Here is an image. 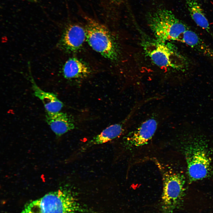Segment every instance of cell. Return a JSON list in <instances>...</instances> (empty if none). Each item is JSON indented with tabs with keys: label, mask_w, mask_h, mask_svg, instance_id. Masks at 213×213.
<instances>
[{
	"label": "cell",
	"mask_w": 213,
	"mask_h": 213,
	"mask_svg": "<svg viewBox=\"0 0 213 213\" xmlns=\"http://www.w3.org/2000/svg\"><path fill=\"white\" fill-rule=\"evenodd\" d=\"M73 192L62 188L26 204L20 213H86Z\"/></svg>",
	"instance_id": "cell-1"
},
{
	"label": "cell",
	"mask_w": 213,
	"mask_h": 213,
	"mask_svg": "<svg viewBox=\"0 0 213 213\" xmlns=\"http://www.w3.org/2000/svg\"><path fill=\"white\" fill-rule=\"evenodd\" d=\"M147 20L155 39L162 42L180 41L183 33L188 28L172 12L165 9L149 14Z\"/></svg>",
	"instance_id": "cell-2"
},
{
	"label": "cell",
	"mask_w": 213,
	"mask_h": 213,
	"mask_svg": "<svg viewBox=\"0 0 213 213\" xmlns=\"http://www.w3.org/2000/svg\"><path fill=\"white\" fill-rule=\"evenodd\" d=\"M155 161L162 176L163 208L170 212L179 207L182 203L185 194V178L171 167Z\"/></svg>",
	"instance_id": "cell-3"
},
{
	"label": "cell",
	"mask_w": 213,
	"mask_h": 213,
	"mask_svg": "<svg viewBox=\"0 0 213 213\" xmlns=\"http://www.w3.org/2000/svg\"><path fill=\"white\" fill-rule=\"evenodd\" d=\"M142 45L145 54L159 67L180 70L186 64L184 57L169 42L149 40L143 42Z\"/></svg>",
	"instance_id": "cell-4"
},
{
	"label": "cell",
	"mask_w": 213,
	"mask_h": 213,
	"mask_svg": "<svg viewBox=\"0 0 213 213\" xmlns=\"http://www.w3.org/2000/svg\"><path fill=\"white\" fill-rule=\"evenodd\" d=\"M185 154L190 182L203 179L209 175L211 158L204 142L196 140L189 143L185 147Z\"/></svg>",
	"instance_id": "cell-5"
},
{
	"label": "cell",
	"mask_w": 213,
	"mask_h": 213,
	"mask_svg": "<svg viewBox=\"0 0 213 213\" xmlns=\"http://www.w3.org/2000/svg\"><path fill=\"white\" fill-rule=\"evenodd\" d=\"M86 39L92 48L107 59L116 60L118 57L117 45L108 29L104 25L87 18Z\"/></svg>",
	"instance_id": "cell-6"
},
{
	"label": "cell",
	"mask_w": 213,
	"mask_h": 213,
	"mask_svg": "<svg viewBox=\"0 0 213 213\" xmlns=\"http://www.w3.org/2000/svg\"><path fill=\"white\" fill-rule=\"evenodd\" d=\"M154 112L124 137V142L128 147L147 144L156 132L161 122V114Z\"/></svg>",
	"instance_id": "cell-7"
},
{
	"label": "cell",
	"mask_w": 213,
	"mask_h": 213,
	"mask_svg": "<svg viewBox=\"0 0 213 213\" xmlns=\"http://www.w3.org/2000/svg\"><path fill=\"white\" fill-rule=\"evenodd\" d=\"M143 106V103L141 101L135 102L124 119L108 126L94 137L82 147V150H85L93 145L105 143L120 136L126 128L131 125L136 114Z\"/></svg>",
	"instance_id": "cell-8"
},
{
	"label": "cell",
	"mask_w": 213,
	"mask_h": 213,
	"mask_svg": "<svg viewBox=\"0 0 213 213\" xmlns=\"http://www.w3.org/2000/svg\"><path fill=\"white\" fill-rule=\"evenodd\" d=\"M86 39L85 29L79 25H71L64 30L59 45L65 51H75L80 48Z\"/></svg>",
	"instance_id": "cell-9"
},
{
	"label": "cell",
	"mask_w": 213,
	"mask_h": 213,
	"mask_svg": "<svg viewBox=\"0 0 213 213\" xmlns=\"http://www.w3.org/2000/svg\"><path fill=\"white\" fill-rule=\"evenodd\" d=\"M46 120L57 137H59L75 128L73 119L66 113L46 112Z\"/></svg>",
	"instance_id": "cell-10"
},
{
	"label": "cell",
	"mask_w": 213,
	"mask_h": 213,
	"mask_svg": "<svg viewBox=\"0 0 213 213\" xmlns=\"http://www.w3.org/2000/svg\"><path fill=\"white\" fill-rule=\"evenodd\" d=\"M30 74V80L32 83L33 94L41 100L46 112H59L63 106V104L58 98L57 95L53 93L46 92L41 89L36 85Z\"/></svg>",
	"instance_id": "cell-11"
},
{
	"label": "cell",
	"mask_w": 213,
	"mask_h": 213,
	"mask_svg": "<svg viewBox=\"0 0 213 213\" xmlns=\"http://www.w3.org/2000/svg\"><path fill=\"white\" fill-rule=\"evenodd\" d=\"M180 41L204 56L213 59V49L196 33L189 28L183 33Z\"/></svg>",
	"instance_id": "cell-12"
},
{
	"label": "cell",
	"mask_w": 213,
	"mask_h": 213,
	"mask_svg": "<svg viewBox=\"0 0 213 213\" xmlns=\"http://www.w3.org/2000/svg\"><path fill=\"white\" fill-rule=\"evenodd\" d=\"M64 77L67 79L83 78L88 75L91 71L83 62L75 58L67 60L62 68Z\"/></svg>",
	"instance_id": "cell-13"
},
{
	"label": "cell",
	"mask_w": 213,
	"mask_h": 213,
	"mask_svg": "<svg viewBox=\"0 0 213 213\" xmlns=\"http://www.w3.org/2000/svg\"><path fill=\"white\" fill-rule=\"evenodd\" d=\"M186 3L190 15L194 21L213 38L208 21L198 0H186Z\"/></svg>",
	"instance_id": "cell-14"
},
{
	"label": "cell",
	"mask_w": 213,
	"mask_h": 213,
	"mask_svg": "<svg viewBox=\"0 0 213 213\" xmlns=\"http://www.w3.org/2000/svg\"><path fill=\"white\" fill-rule=\"evenodd\" d=\"M32 2L36 3L38 2L37 0H25Z\"/></svg>",
	"instance_id": "cell-15"
},
{
	"label": "cell",
	"mask_w": 213,
	"mask_h": 213,
	"mask_svg": "<svg viewBox=\"0 0 213 213\" xmlns=\"http://www.w3.org/2000/svg\"><path fill=\"white\" fill-rule=\"evenodd\" d=\"M114 0V1H119L120 0Z\"/></svg>",
	"instance_id": "cell-16"
}]
</instances>
